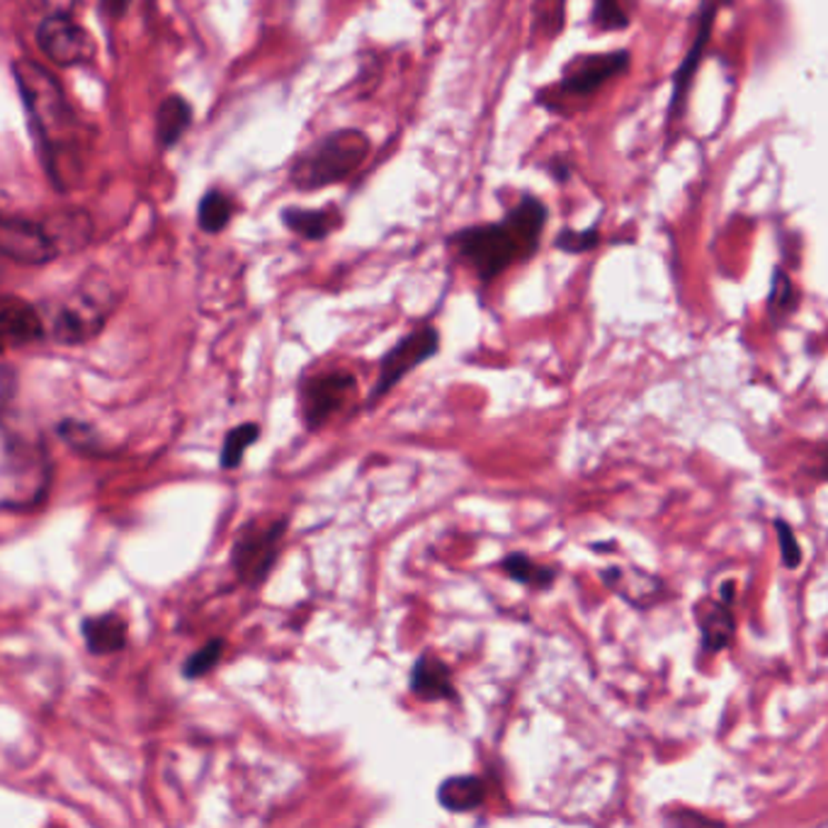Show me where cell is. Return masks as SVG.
<instances>
[{"label":"cell","mask_w":828,"mask_h":828,"mask_svg":"<svg viewBox=\"0 0 828 828\" xmlns=\"http://www.w3.org/2000/svg\"><path fill=\"white\" fill-rule=\"evenodd\" d=\"M260 440V426L253 423V420H246V423L231 428L227 436H223L221 442V452H219V467L221 469H239L243 465L246 452Z\"/></svg>","instance_id":"cell-23"},{"label":"cell","mask_w":828,"mask_h":828,"mask_svg":"<svg viewBox=\"0 0 828 828\" xmlns=\"http://www.w3.org/2000/svg\"><path fill=\"white\" fill-rule=\"evenodd\" d=\"M600 241V233L598 229H586V231H561L557 236V248L563 253H571V256H578V253H588L593 251V248L598 246Z\"/></svg>","instance_id":"cell-28"},{"label":"cell","mask_w":828,"mask_h":828,"mask_svg":"<svg viewBox=\"0 0 828 828\" xmlns=\"http://www.w3.org/2000/svg\"><path fill=\"white\" fill-rule=\"evenodd\" d=\"M797 289L790 280V275H785L780 268L772 275V287H770V299H768V311L775 326H780L790 313L797 309Z\"/></svg>","instance_id":"cell-26"},{"label":"cell","mask_w":828,"mask_h":828,"mask_svg":"<svg viewBox=\"0 0 828 828\" xmlns=\"http://www.w3.org/2000/svg\"><path fill=\"white\" fill-rule=\"evenodd\" d=\"M51 481H54V462L42 432L16 428L3 416L0 506L6 512H30L47 501Z\"/></svg>","instance_id":"cell-1"},{"label":"cell","mask_w":828,"mask_h":828,"mask_svg":"<svg viewBox=\"0 0 828 828\" xmlns=\"http://www.w3.org/2000/svg\"><path fill=\"white\" fill-rule=\"evenodd\" d=\"M590 22L600 32H622L629 28V12L625 0H593Z\"/></svg>","instance_id":"cell-27"},{"label":"cell","mask_w":828,"mask_h":828,"mask_svg":"<svg viewBox=\"0 0 828 828\" xmlns=\"http://www.w3.org/2000/svg\"><path fill=\"white\" fill-rule=\"evenodd\" d=\"M289 518L248 520L236 532L231 545V569L236 581L248 588H258L268 581L272 567L278 563Z\"/></svg>","instance_id":"cell-6"},{"label":"cell","mask_w":828,"mask_h":828,"mask_svg":"<svg viewBox=\"0 0 828 828\" xmlns=\"http://www.w3.org/2000/svg\"><path fill=\"white\" fill-rule=\"evenodd\" d=\"M457 256L475 270L481 282H491L520 260H530L537 248L508 217L501 223H479L452 236Z\"/></svg>","instance_id":"cell-3"},{"label":"cell","mask_w":828,"mask_h":828,"mask_svg":"<svg viewBox=\"0 0 828 828\" xmlns=\"http://www.w3.org/2000/svg\"><path fill=\"white\" fill-rule=\"evenodd\" d=\"M440 352V333L436 326H420L409 336H403L397 346L385 352V358L379 360V375L377 382L370 391V403H377L397 385L406 375L418 370L420 365L436 358Z\"/></svg>","instance_id":"cell-9"},{"label":"cell","mask_w":828,"mask_h":828,"mask_svg":"<svg viewBox=\"0 0 828 828\" xmlns=\"http://www.w3.org/2000/svg\"><path fill=\"white\" fill-rule=\"evenodd\" d=\"M358 377L350 370L313 372L299 385V413L307 430L326 428L336 416L358 401Z\"/></svg>","instance_id":"cell-7"},{"label":"cell","mask_w":828,"mask_h":828,"mask_svg":"<svg viewBox=\"0 0 828 828\" xmlns=\"http://www.w3.org/2000/svg\"><path fill=\"white\" fill-rule=\"evenodd\" d=\"M192 124V108L186 98L168 96L156 110V139L163 149L176 147Z\"/></svg>","instance_id":"cell-20"},{"label":"cell","mask_w":828,"mask_h":828,"mask_svg":"<svg viewBox=\"0 0 828 828\" xmlns=\"http://www.w3.org/2000/svg\"><path fill=\"white\" fill-rule=\"evenodd\" d=\"M223 649H227V639L215 637L209 639L204 647L192 651L186 661H182L180 674L186 680H200L204 676L212 674V670L221 664L223 659Z\"/></svg>","instance_id":"cell-25"},{"label":"cell","mask_w":828,"mask_h":828,"mask_svg":"<svg viewBox=\"0 0 828 828\" xmlns=\"http://www.w3.org/2000/svg\"><path fill=\"white\" fill-rule=\"evenodd\" d=\"M112 297L104 287L86 289L81 287L76 295L61 301L59 309L51 313L49 336L59 346H83L93 340L110 317Z\"/></svg>","instance_id":"cell-8"},{"label":"cell","mask_w":828,"mask_h":828,"mask_svg":"<svg viewBox=\"0 0 828 828\" xmlns=\"http://www.w3.org/2000/svg\"><path fill=\"white\" fill-rule=\"evenodd\" d=\"M32 3L44 12V18L51 16H73L78 0H32Z\"/></svg>","instance_id":"cell-30"},{"label":"cell","mask_w":828,"mask_h":828,"mask_svg":"<svg viewBox=\"0 0 828 828\" xmlns=\"http://www.w3.org/2000/svg\"><path fill=\"white\" fill-rule=\"evenodd\" d=\"M501 569L510 581H516L520 586H528L535 590H547L551 583L557 581V571L551 567H545V563H537L522 551H510V555L503 557Z\"/></svg>","instance_id":"cell-21"},{"label":"cell","mask_w":828,"mask_h":828,"mask_svg":"<svg viewBox=\"0 0 828 828\" xmlns=\"http://www.w3.org/2000/svg\"><path fill=\"white\" fill-rule=\"evenodd\" d=\"M438 805L450 814H469L483 805L486 782L479 775H450L438 785Z\"/></svg>","instance_id":"cell-17"},{"label":"cell","mask_w":828,"mask_h":828,"mask_svg":"<svg viewBox=\"0 0 828 828\" xmlns=\"http://www.w3.org/2000/svg\"><path fill=\"white\" fill-rule=\"evenodd\" d=\"M0 251L20 266H47L61 253L51 239L44 221H32L24 217H6L0 223Z\"/></svg>","instance_id":"cell-12"},{"label":"cell","mask_w":828,"mask_h":828,"mask_svg":"<svg viewBox=\"0 0 828 828\" xmlns=\"http://www.w3.org/2000/svg\"><path fill=\"white\" fill-rule=\"evenodd\" d=\"M129 6H131V0H100V8H102L104 16H110L114 20L122 18L124 12L129 10Z\"/></svg>","instance_id":"cell-32"},{"label":"cell","mask_w":828,"mask_h":828,"mask_svg":"<svg viewBox=\"0 0 828 828\" xmlns=\"http://www.w3.org/2000/svg\"><path fill=\"white\" fill-rule=\"evenodd\" d=\"M775 530H778V542H780V555L782 563L787 569H797L801 563V547L792 532L790 525L785 520H775Z\"/></svg>","instance_id":"cell-29"},{"label":"cell","mask_w":828,"mask_h":828,"mask_svg":"<svg viewBox=\"0 0 828 828\" xmlns=\"http://www.w3.org/2000/svg\"><path fill=\"white\" fill-rule=\"evenodd\" d=\"M233 215V204L223 192L209 190L200 200V209H197V221L204 233H221L229 227Z\"/></svg>","instance_id":"cell-24"},{"label":"cell","mask_w":828,"mask_h":828,"mask_svg":"<svg viewBox=\"0 0 828 828\" xmlns=\"http://www.w3.org/2000/svg\"><path fill=\"white\" fill-rule=\"evenodd\" d=\"M700 632H702V649L707 654H717L727 649L734 632H736V617L731 610V600H709L705 612H700Z\"/></svg>","instance_id":"cell-18"},{"label":"cell","mask_w":828,"mask_h":828,"mask_svg":"<svg viewBox=\"0 0 828 828\" xmlns=\"http://www.w3.org/2000/svg\"><path fill=\"white\" fill-rule=\"evenodd\" d=\"M57 432H59V438L78 455H83V457H108V455H112V450H108V445H104L98 428L86 423V420L63 418L61 423L57 426Z\"/></svg>","instance_id":"cell-22"},{"label":"cell","mask_w":828,"mask_h":828,"mask_svg":"<svg viewBox=\"0 0 828 828\" xmlns=\"http://www.w3.org/2000/svg\"><path fill=\"white\" fill-rule=\"evenodd\" d=\"M725 3H727V0H702L698 30H695V39L690 44V51L686 54V59H682V63L678 66V71L674 76V93H670V108H668V117H666V120H668V137H670V129H674L682 120V114H686L688 93L692 88L695 76H698L700 66H702L705 49L709 44V34H712V30H715L717 12Z\"/></svg>","instance_id":"cell-11"},{"label":"cell","mask_w":828,"mask_h":828,"mask_svg":"<svg viewBox=\"0 0 828 828\" xmlns=\"http://www.w3.org/2000/svg\"><path fill=\"white\" fill-rule=\"evenodd\" d=\"M81 637L86 649L93 656H112L127 649L129 625L117 610L88 615L81 620Z\"/></svg>","instance_id":"cell-15"},{"label":"cell","mask_w":828,"mask_h":828,"mask_svg":"<svg viewBox=\"0 0 828 828\" xmlns=\"http://www.w3.org/2000/svg\"><path fill=\"white\" fill-rule=\"evenodd\" d=\"M12 397H16V372L6 362L3 372H0V406H3V413L10 409Z\"/></svg>","instance_id":"cell-31"},{"label":"cell","mask_w":828,"mask_h":828,"mask_svg":"<svg viewBox=\"0 0 828 828\" xmlns=\"http://www.w3.org/2000/svg\"><path fill=\"white\" fill-rule=\"evenodd\" d=\"M282 223L295 231L297 236L307 241H323L326 236H331L343 219L336 209H301V207H287L282 209Z\"/></svg>","instance_id":"cell-19"},{"label":"cell","mask_w":828,"mask_h":828,"mask_svg":"<svg viewBox=\"0 0 828 828\" xmlns=\"http://www.w3.org/2000/svg\"><path fill=\"white\" fill-rule=\"evenodd\" d=\"M629 63H632V59H629V51L625 49L606 51V54L576 57L567 63L559 83L537 98V102L545 104L551 112L571 114L573 110L583 108L586 102L593 100L615 78L625 76L629 71Z\"/></svg>","instance_id":"cell-5"},{"label":"cell","mask_w":828,"mask_h":828,"mask_svg":"<svg viewBox=\"0 0 828 828\" xmlns=\"http://www.w3.org/2000/svg\"><path fill=\"white\" fill-rule=\"evenodd\" d=\"M824 462H826V467L821 469V477L828 479V450H826V455H824Z\"/></svg>","instance_id":"cell-33"},{"label":"cell","mask_w":828,"mask_h":828,"mask_svg":"<svg viewBox=\"0 0 828 828\" xmlns=\"http://www.w3.org/2000/svg\"><path fill=\"white\" fill-rule=\"evenodd\" d=\"M12 71H16V81L24 100V110L30 114V124L39 141V153H42L47 173L54 180V186L63 190L57 166V137L61 131L76 124V117L69 108V102H66V96L61 86L57 83V78L47 69H42V66L32 63L30 59H20L12 63Z\"/></svg>","instance_id":"cell-2"},{"label":"cell","mask_w":828,"mask_h":828,"mask_svg":"<svg viewBox=\"0 0 828 828\" xmlns=\"http://www.w3.org/2000/svg\"><path fill=\"white\" fill-rule=\"evenodd\" d=\"M37 47L51 63L61 66V69L86 66L96 59L98 51L96 39L69 16L44 18L37 28Z\"/></svg>","instance_id":"cell-10"},{"label":"cell","mask_w":828,"mask_h":828,"mask_svg":"<svg viewBox=\"0 0 828 828\" xmlns=\"http://www.w3.org/2000/svg\"><path fill=\"white\" fill-rule=\"evenodd\" d=\"M44 227L61 256L81 251L93 241V219L83 209H61V212L44 219Z\"/></svg>","instance_id":"cell-16"},{"label":"cell","mask_w":828,"mask_h":828,"mask_svg":"<svg viewBox=\"0 0 828 828\" xmlns=\"http://www.w3.org/2000/svg\"><path fill=\"white\" fill-rule=\"evenodd\" d=\"M409 690L413 698L423 702H445L457 700L455 674L450 664H445L440 656L423 651L411 666Z\"/></svg>","instance_id":"cell-14"},{"label":"cell","mask_w":828,"mask_h":828,"mask_svg":"<svg viewBox=\"0 0 828 828\" xmlns=\"http://www.w3.org/2000/svg\"><path fill=\"white\" fill-rule=\"evenodd\" d=\"M0 333H3V348H24L44 340L47 328L42 313L28 299L6 295L0 301Z\"/></svg>","instance_id":"cell-13"},{"label":"cell","mask_w":828,"mask_h":828,"mask_svg":"<svg viewBox=\"0 0 828 828\" xmlns=\"http://www.w3.org/2000/svg\"><path fill=\"white\" fill-rule=\"evenodd\" d=\"M367 156H370V139L360 129H338L313 143L289 170V182L297 190H321L350 178Z\"/></svg>","instance_id":"cell-4"}]
</instances>
